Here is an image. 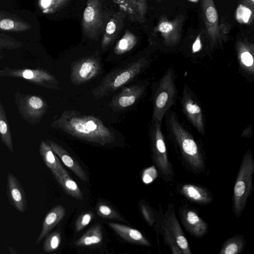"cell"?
Returning <instances> with one entry per match:
<instances>
[{"instance_id":"3957f363","label":"cell","mask_w":254,"mask_h":254,"mask_svg":"<svg viewBox=\"0 0 254 254\" xmlns=\"http://www.w3.org/2000/svg\"><path fill=\"white\" fill-rule=\"evenodd\" d=\"M165 116L167 130L184 158L193 169L202 170L204 162L199 147L192 134L181 123L175 112L168 111Z\"/></svg>"},{"instance_id":"44dd1931","label":"cell","mask_w":254,"mask_h":254,"mask_svg":"<svg viewBox=\"0 0 254 254\" xmlns=\"http://www.w3.org/2000/svg\"><path fill=\"white\" fill-rule=\"evenodd\" d=\"M182 218L186 228L192 235L200 237L207 232V223L195 211L192 210L184 211Z\"/></svg>"},{"instance_id":"d6a6232c","label":"cell","mask_w":254,"mask_h":254,"mask_svg":"<svg viewBox=\"0 0 254 254\" xmlns=\"http://www.w3.org/2000/svg\"><path fill=\"white\" fill-rule=\"evenodd\" d=\"M95 217V214L90 211H84L80 214L75 222V230L79 232L87 226Z\"/></svg>"},{"instance_id":"7c38bea8","label":"cell","mask_w":254,"mask_h":254,"mask_svg":"<svg viewBox=\"0 0 254 254\" xmlns=\"http://www.w3.org/2000/svg\"><path fill=\"white\" fill-rule=\"evenodd\" d=\"M185 20L183 15H178L173 20H169L165 14L161 15L153 29V32L161 34L165 46H174L180 41Z\"/></svg>"},{"instance_id":"d4e9b609","label":"cell","mask_w":254,"mask_h":254,"mask_svg":"<svg viewBox=\"0 0 254 254\" xmlns=\"http://www.w3.org/2000/svg\"><path fill=\"white\" fill-rule=\"evenodd\" d=\"M182 192L189 199L195 202L207 204L211 203L213 197L206 189L191 184L184 185Z\"/></svg>"},{"instance_id":"cb8c5ba5","label":"cell","mask_w":254,"mask_h":254,"mask_svg":"<svg viewBox=\"0 0 254 254\" xmlns=\"http://www.w3.org/2000/svg\"><path fill=\"white\" fill-rule=\"evenodd\" d=\"M31 28V26L19 17L5 11L0 12V29L1 31L20 32Z\"/></svg>"},{"instance_id":"2e32d148","label":"cell","mask_w":254,"mask_h":254,"mask_svg":"<svg viewBox=\"0 0 254 254\" xmlns=\"http://www.w3.org/2000/svg\"><path fill=\"white\" fill-rule=\"evenodd\" d=\"M126 14L119 10L115 13L106 23L101 41V48L105 51L113 44L122 30Z\"/></svg>"},{"instance_id":"8d00e7d4","label":"cell","mask_w":254,"mask_h":254,"mask_svg":"<svg viewBox=\"0 0 254 254\" xmlns=\"http://www.w3.org/2000/svg\"><path fill=\"white\" fill-rule=\"evenodd\" d=\"M135 7L139 16L144 22L147 10L146 0H129Z\"/></svg>"},{"instance_id":"ffe728a7","label":"cell","mask_w":254,"mask_h":254,"mask_svg":"<svg viewBox=\"0 0 254 254\" xmlns=\"http://www.w3.org/2000/svg\"><path fill=\"white\" fill-rule=\"evenodd\" d=\"M236 51L241 66L254 74V43L238 41L236 43Z\"/></svg>"},{"instance_id":"6da1fadb","label":"cell","mask_w":254,"mask_h":254,"mask_svg":"<svg viewBox=\"0 0 254 254\" xmlns=\"http://www.w3.org/2000/svg\"><path fill=\"white\" fill-rule=\"evenodd\" d=\"M51 127L80 140L104 145L115 139L113 130L99 118L74 110L64 111Z\"/></svg>"},{"instance_id":"4dcf8cb0","label":"cell","mask_w":254,"mask_h":254,"mask_svg":"<svg viewBox=\"0 0 254 254\" xmlns=\"http://www.w3.org/2000/svg\"><path fill=\"white\" fill-rule=\"evenodd\" d=\"M112 0L130 21L140 23L143 22L129 0Z\"/></svg>"},{"instance_id":"7402d4cb","label":"cell","mask_w":254,"mask_h":254,"mask_svg":"<svg viewBox=\"0 0 254 254\" xmlns=\"http://www.w3.org/2000/svg\"><path fill=\"white\" fill-rule=\"evenodd\" d=\"M53 175L67 194L77 200L83 199V194L78 185L63 167L60 173H55Z\"/></svg>"},{"instance_id":"e0dca14e","label":"cell","mask_w":254,"mask_h":254,"mask_svg":"<svg viewBox=\"0 0 254 254\" xmlns=\"http://www.w3.org/2000/svg\"><path fill=\"white\" fill-rule=\"evenodd\" d=\"M55 154L60 158L64 165L84 182L89 181V178L78 162L62 146L50 139H47Z\"/></svg>"},{"instance_id":"f546056e","label":"cell","mask_w":254,"mask_h":254,"mask_svg":"<svg viewBox=\"0 0 254 254\" xmlns=\"http://www.w3.org/2000/svg\"><path fill=\"white\" fill-rule=\"evenodd\" d=\"M245 244L243 235H235L225 241L219 254H239L243 251Z\"/></svg>"},{"instance_id":"8fae6325","label":"cell","mask_w":254,"mask_h":254,"mask_svg":"<svg viewBox=\"0 0 254 254\" xmlns=\"http://www.w3.org/2000/svg\"><path fill=\"white\" fill-rule=\"evenodd\" d=\"M147 86L148 83L145 81L124 86L113 97L109 104L110 107L116 112L129 108L143 96Z\"/></svg>"},{"instance_id":"b9f144b4","label":"cell","mask_w":254,"mask_h":254,"mask_svg":"<svg viewBox=\"0 0 254 254\" xmlns=\"http://www.w3.org/2000/svg\"><path fill=\"white\" fill-rule=\"evenodd\" d=\"M243 1L247 4L254 7V0H243Z\"/></svg>"},{"instance_id":"83f0119b","label":"cell","mask_w":254,"mask_h":254,"mask_svg":"<svg viewBox=\"0 0 254 254\" xmlns=\"http://www.w3.org/2000/svg\"><path fill=\"white\" fill-rule=\"evenodd\" d=\"M136 36L129 30H126L122 37L117 42L114 49V53L117 56L129 52L137 44Z\"/></svg>"},{"instance_id":"4316f807","label":"cell","mask_w":254,"mask_h":254,"mask_svg":"<svg viewBox=\"0 0 254 254\" xmlns=\"http://www.w3.org/2000/svg\"><path fill=\"white\" fill-rule=\"evenodd\" d=\"M103 240L102 228L100 224L96 223L89 228L74 243L79 247H87L98 245Z\"/></svg>"},{"instance_id":"52a82bcc","label":"cell","mask_w":254,"mask_h":254,"mask_svg":"<svg viewBox=\"0 0 254 254\" xmlns=\"http://www.w3.org/2000/svg\"><path fill=\"white\" fill-rule=\"evenodd\" d=\"M0 76L24 79L39 86L53 90L60 89L57 78L43 69L5 67L0 70Z\"/></svg>"},{"instance_id":"277c9868","label":"cell","mask_w":254,"mask_h":254,"mask_svg":"<svg viewBox=\"0 0 254 254\" xmlns=\"http://www.w3.org/2000/svg\"><path fill=\"white\" fill-rule=\"evenodd\" d=\"M175 77L174 69L170 67L158 81L153 92L151 120L162 122L167 112L174 105L178 95Z\"/></svg>"},{"instance_id":"603a6c76","label":"cell","mask_w":254,"mask_h":254,"mask_svg":"<svg viewBox=\"0 0 254 254\" xmlns=\"http://www.w3.org/2000/svg\"><path fill=\"white\" fill-rule=\"evenodd\" d=\"M108 224L118 235L130 243L147 246L150 245L145 237L136 229L114 222H109Z\"/></svg>"},{"instance_id":"5b68a950","label":"cell","mask_w":254,"mask_h":254,"mask_svg":"<svg viewBox=\"0 0 254 254\" xmlns=\"http://www.w3.org/2000/svg\"><path fill=\"white\" fill-rule=\"evenodd\" d=\"M254 173V159L249 149L243 156L234 188L233 210L237 218L242 214L251 194Z\"/></svg>"},{"instance_id":"d6986e66","label":"cell","mask_w":254,"mask_h":254,"mask_svg":"<svg viewBox=\"0 0 254 254\" xmlns=\"http://www.w3.org/2000/svg\"><path fill=\"white\" fill-rule=\"evenodd\" d=\"M65 209L62 205H57L51 209L45 216L42 223V228L36 241L38 244L48 233L64 218Z\"/></svg>"},{"instance_id":"5bb4252c","label":"cell","mask_w":254,"mask_h":254,"mask_svg":"<svg viewBox=\"0 0 254 254\" xmlns=\"http://www.w3.org/2000/svg\"><path fill=\"white\" fill-rule=\"evenodd\" d=\"M201 6L207 33L213 46L221 39L218 12L213 0H201Z\"/></svg>"},{"instance_id":"7bdbcfd3","label":"cell","mask_w":254,"mask_h":254,"mask_svg":"<svg viewBox=\"0 0 254 254\" xmlns=\"http://www.w3.org/2000/svg\"><path fill=\"white\" fill-rule=\"evenodd\" d=\"M157 1L159 2H162L163 0H156Z\"/></svg>"},{"instance_id":"9c48e42d","label":"cell","mask_w":254,"mask_h":254,"mask_svg":"<svg viewBox=\"0 0 254 254\" xmlns=\"http://www.w3.org/2000/svg\"><path fill=\"white\" fill-rule=\"evenodd\" d=\"M102 70L98 54L87 56L74 61L71 65L70 79L75 85H80L98 76Z\"/></svg>"},{"instance_id":"30bf717a","label":"cell","mask_w":254,"mask_h":254,"mask_svg":"<svg viewBox=\"0 0 254 254\" xmlns=\"http://www.w3.org/2000/svg\"><path fill=\"white\" fill-rule=\"evenodd\" d=\"M149 132L151 148L156 163L163 174L169 175L171 173V170L162 130L161 122L151 120Z\"/></svg>"},{"instance_id":"ac0fdd59","label":"cell","mask_w":254,"mask_h":254,"mask_svg":"<svg viewBox=\"0 0 254 254\" xmlns=\"http://www.w3.org/2000/svg\"><path fill=\"white\" fill-rule=\"evenodd\" d=\"M164 224L166 225L177 245L184 254H190L188 242L185 237L172 207L166 214Z\"/></svg>"},{"instance_id":"484cf974","label":"cell","mask_w":254,"mask_h":254,"mask_svg":"<svg viewBox=\"0 0 254 254\" xmlns=\"http://www.w3.org/2000/svg\"><path fill=\"white\" fill-rule=\"evenodd\" d=\"M39 152L44 163L52 174L61 172L63 166L57 155L46 140L41 141L39 147Z\"/></svg>"},{"instance_id":"ba28073f","label":"cell","mask_w":254,"mask_h":254,"mask_svg":"<svg viewBox=\"0 0 254 254\" xmlns=\"http://www.w3.org/2000/svg\"><path fill=\"white\" fill-rule=\"evenodd\" d=\"M105 22L101 0H87L82 20L83 34L90 39L97 40L105 28Z\"/></svg>"},{"instance_id":"60d3db41","label":"cell","mask_w":254,"mask_h":254,"mask_svg":"<svg viewBox=\"0 0 254 254\" xmlns=\"http://www.w3.org/2000/svg\"><path fill=\"white\" fill-rule=\"evenodd\" d=\"M39 4L43 12L49 13L51 7V0H39Z\"/></svg>"},{"instance_id":"836d02e7","label":"cell","mask_w":254,"mask_h":254,"mask_svg":"<svg viewBox=\"0 0 254 254\" xmlns=\"http://www.w3.org/2000/svg\"><path fill=\"white\" fill-rule=\"evenodd\" d=\"M98 216L103 218H117L118 214L116 211L108 204L104 202H98L96 207Z\"/></svg>"},{"instance_id":"f35d334b","label":"cell","mask_w":254,"mask_h":254,"mask_svg":"<svg viewBox=\"0 0 254 254\" xmlns=\"http://www.w3.org/2000/svg\"><path fill=\"white\" fill-rule=\"evenodd\" d=\"M140 208L142 214L147 222L150 225H153L154 223V218L149 208L145 204H141Z\"/></svg>"},{"instance_id":"74e56055","label":"cell","mask_w":254,"mask_h":254,"mask_svg":"<svg viewBox=\"0 0 254 254\" xmlns=\"http://www.w3.org/2000/svg\"><path fill=\"white\" fill-rule=\"evenodd\" d=\"M157 172L154 166L146 169L143 172L142 179L144 183H152L157 177Z\"/></svg>"},{"instance_id":"4fadbf2b","label":"cell","mask_w":254,"mask_h":254,"mask_svg":"<svg viewBox=\"0 0 254 254\" xmlns=\"http://www.w3.org/2000/svg\"><path fill=\"white\" fill-rule=\"evenodd\" d=\"M183 111L188 121L201 134H205L202 112L190 87L184 85L181 100Z\"/></svg>"},{"instance_id":"f1b7e54d","label":"cell","mask_w":254,"mask_h":254,"mask_svg":"<svg viewBox=\"0 0 254 254\" xmlns=\"http://www.w3.org/2000/svg\"><path fill=\"white\" fill-rule=\"evenodd\" d=\"M0 134L3 143L12 153L14 152L12 136L4 108L0 102Z\"/></svg>"},{"instance_id":"8992f818","label":"cell","mask_w":254,"mask_h":254,"mask_svg":"<svg viewBox=\"0 0 254 254\" xmlns=\"http://www.w3.org/2000/svg\"><path fill=\"white\" fill-rule=\"evenodd\" d=\"M14 101L19 114L30 125L38 124L49 108L47 102L37 95L16 92Z\"/></svg>"},{"instance_id":"d590c367","label":"cell","mask_w":254,"mask_h":254,"mask_svg":"<svg viewBox=\"0 0 254 254\" xmlns=\"http://www.w3.org/2000/svg\"><path fill=\"white\" fill-rule=\"evenodd\" d=\"M161 229L165 240L170 246L173 253L183 254L164 223L162 225Z\"/></svg>"},{"instance_id":"9a60e30c","label":"cell","mask_w":254,"mask_h":254,"mask_svg":"<svg viewBox=\"0 0 254 254\" xmlns=\"http://www.w3.org/2000/svg\"><path fill=\"white\" fill-rule=\"evenodd\" d=\"M6 192L10 204L19 212H24L27 206L26 194L17 178L11 173L7 175Z\"/></svg>"},{"instance_id":"7a4b0ae2","label":"cell","mask_w":254,"mask_h":254,"mask_svg":"<svg viewBox=\"0 0 254 254\" xmlns=\"http://www.w3.org/2000/svg\"><path fill=\"white\" fill-rule=\"evenodd\" d=\"M150 60L143 57L123 64L110 71L92 91L96 99H101L122 88L138 76L150 64Z\"/></svg>"},{"instance_id":"e575fe53","label":"cell","mask_w":254,"mask_h":254,"mask_svg":"<svg viewBox=\"0 0 254 254\" xmlns=\"http://www.w3.org/2000/svg\"><path fill=\"white\" fill-rule=\"evenodd\" d=\"M22 43L4 33L0 34V49L12 50L21 47Z\"/></svg>"},{"instance_id":"1f68e13d","label":"cell","mask_w":254,"mask_h":254,"mask_svg":"<svg viewBox=\"0 0 254 254\" xmlns=\"http://www.w3.org/2000/svg\"><path fill=\"white\" fill-rule=\"evenodd\" d=\"M61 232L59 230H57L49 234L43 243V250L44 252L50 253L56 251L61 243Z\"/></svg>"},{"instance_id":"ab89813d","label":"cell","mask_w":254,"mask_h":254,"mask_svg":"<svg viewBox=\"0 0 254 254\" xmlns=\"http://www.w3.org/2000/svg\"><path fill=\"white\" fill-rule=\"evenodd\" d=\"M68 0H51V7L49 13L53 12L64 6Z\"/></svg>"}]
</instances>
